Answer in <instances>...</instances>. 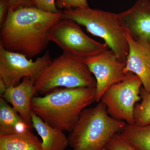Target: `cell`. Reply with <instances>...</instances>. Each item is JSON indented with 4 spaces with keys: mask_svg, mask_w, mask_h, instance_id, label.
I'll return each mask as SVG.
<instances>
[{
    "mask_svg": "<svg viewBox=\"0 0 150 150\" xmlns=\"http://www.w3.org/2000/svg\"><path fill=\"white\" fill-rule=\"evenodd\" d=\"M62 13L48 12L35 7H21L9 10L1 28L0 46L31 58L48 46L51 30L61 19Z\"/></svg>",
    "mask_w": 150,
    "mask_h": 150,
    "instance_id": "cell-1",
    "label": "cell"
},
{
    "mask_svg": "<svg viewBox=\"0 0 150 150\" xmlns=\"http://www.w3.org/2000/svg\"><path fill=\"white\" fill-rule=\"evenodd\" d=\"M95 90L88 87L56 89L44 96L33 97L31 110L50 126L70 133L83 111L96 101Z\"/></svg>",
    "mask_w": 150,
    "mask_h": 150,
    "instance_id": "cell-2",
    "label": "cell"
},
{
    "mask_svg": "<svg viewBox=\"0 0 150 150\" xmlns=\"http://www.w3.org/2000/svg\"><path fill=\"white\" fill-rule=\"evenodd\" d=\"M110 116L102 102L83 111L68 137L73 150H104L108 142L126 126Z\"/></svg>",
    "mask_w": 150,
    "mask_h": 150,
    "instance_id": "cell-3",
    "label": "cell"
},
{
    "mask_svg": "<svg viewBox=\"0 0 150 150\" xmlns=\"http://www.w3.org/2000/svg\"><path fill=\"white\" fill-rule=\"evenodd\" d=\"M61 19L71 20L88 32L102 38L121 62L126 63L129 54L128 30L121 13L93 9L73 8L62 11Z\"/></svg>",
    "mask_w": 150,
    "mask_h": 150,
    "instance_id": "cell-4",
    "label": "cell"
},
{
    "mask_svg": "<svg viewBox=\"0 0 150 150\" xmlns=\"http://www.w3.org/2000/svg\"><path fill=\"white\" fill-rule=\"evenodd\" d=\"M36 91L46 94L58 88H95L96 80L84 59L68 53L52 60L35 82Z\"/></svg>",
    "mask_w": 150,
    "mask_h": 150,
    "instance_id": "cell-5",
    "label": "cell"
},
{
    "mask_svg": "<svg viewBox=\"0 0 150 150\" xmlns=\"http://www.w3.org/2000/svg\"><path fill=\"white\" fill-rule=\"evenodd\" d=\"M142 82L132 73H127L125 79L110 86L104 93L101 102L106 106L107 112L112 118L134 124V112L136 103L142 98Z\"/></svg>",
    "mask_w": 150,
    "mask_h": 150,
    "instance_id": "cell-6",
    "label": "cell"
},
{
    "mask_svg": "<svg viewBox=\"0 0 150 150\" xmlns=\"http://www.w3.org/2000/svg\"><path fill=\"white\" fill-rule=\"evenodd\" d=\"M49 38L64 52L84 59L107 51L106 43L92 39L85 33L76 22L61 19L52 28Z\"/></svg>",
    "mask_w": 150,
    "mask_h": 150,
    "instance_id": "cell-7",
    "label": "cell"
},
{
    "mask_svg": "<svg viewBox=\"0 0 150 150\" xmlns=\"http://www.w3.org/2000/svg\"><path fill=\"white\" fill-rule=\"evenodd\" d=\"M52 61L48 50L33 62L23 54L7 51L0 46V79L7 88L18 85L25 77L35 82Z\"/></svg>",
    "mask_w": 150,
    "mask_h": 150,
    "instance_id": "cell-8",
    "label": "cell"
},
{
    "mask_svg": "<svg viewBox=\"0 0 150 150\" xmlns=\"http://www.w3.org/2000/svg\"><path fill=\"white\" fill-rule=\"evenodd\" d=\"M96 81L95 100L98 102L110 86L123 81L127 74L124 71L126 63L118 59L111 49L84 59Z\"/></svg>",
    "mask_w": 150,
    "mask_h": 150,
    "instance_id": "cell-9",
    "label": "cell"
},
{
    "mask_svg": "<svg viewBox=\"0 0 150 150\" xmlns=\"http://www.w3.org/2000/svg\"><path fill=\"white\" fill-rule=\"evenodd\" d=\"M120 13L126 29L132 38L150 48L149 0H137L132 7Z\"/></svg>",
    "mask_w": 150,
    "mask_h": 150,
    "instance_id": "cell-10",
    "label": "cell"
},
{
    "mask_svg": "<svg viewBox=\"0 0 150 150\" xmlns=\"http://www.w3.org/2000/svg\"><path fill=\"white\" fill-rule=\"evenodd\" d=\"M129 54L124 71L132 73L139 77L145 90L150 92V48L138 43L127 32Z\"/></svg>",
    "mask_w": 150,
    "mask_h": 150,
    "instance_id": "cell-11",
    "label": "cell"
},
{
    "mask_svg": "<svg viewBox=\"0 0 150 150\" xmlns=\"http://www.w3.org/2000/svg\"><path fill=\"white\" fill-rule=\"evenodd\" d=\"M34 83L30 78L25 77L18 85L8 88L1 97L10 103L25 121L31 126V100L37 93Z\"/></svg>",
    "mask_w": 150,
    "mask_h": 150,
    "instance_id": "cell-12",
    "label": "cell"
},
{
    "mask_svg": "<svg viewBox=\"0 0 150 150\" xmlns=\"http://www.w3.org/2000/svg\"><path fill=\"white\" fill-rule=\"evenodd\" d=\"M31 123L42 139L43 150H65L69 146L68 137L64 131L52 127L31 112Z\"/></svg>",
    "mask_w": 150,
    "mask_h": 150,
    "instance_id": "cell-13",
    "label": "cell"
},
{
    "mask_svg": "<svg viewBox=\"0 0 150 150\" xmlns=\"http://www.w3.org/2000/svg\"><path fill=\"white\" fill-rule=\"evenodd\" d=\"M32 128L5 100L0 98V135L31 131Z\"/></svg>",
    "mask_w": 150,
    "mask_h": 150,
    "instance_id": "cell-14",
    "label": "cell"
},
{
    "mask_svg": "<svg viewBox=\"0 0 150 150\" xmlns=\"http://www.w3.org/2000/svg\"><path fill=\"white\" fill-rule=\"evenodd\" d=\"M0 150H43L42 141L31 131L0 135Z\"/></svg>",
    "mask_w": 150,
    "mask_h": 150,
    "instance_id": "cell-15",
    "label": "cell"
},
{
    "mask_svg": "<svg viewBox=\"0 0 150 150\" xmlns=\"http://www.w3.org/2000/svg\"><path fill=\"white\" fill-rule=\"evenodd\" d=\"M120 134L137 150H150V124H126Z\"/></svg>",
    "mask_w": 150,
    "mask_h": 150,
    "instance_id": "cell-16",
    "label": "cell"
},
{
    "mask_svg": "<svg viewBox=\"0 0 150 150\" xmlns=\"http://www.w3.org/2000/svg\"><path fill=\"white\" fill-rule=\"evenodd\" d=\"M141 96L142 102L136 104L134 109V123L143 126L150 124V92L141 89Z\"/></svg>",
    "mask_w": 150,
    "mask_h": 150,
    "instance_id": "cell-17",
    "label": "cell"
},
{
    "mask_svg": "<svg viewBox=\"0 0 150 150\" xmlns=\"http://www.w3.org/2000/svg\"><path fill=\"white\" fill-rule=\"evenodd\" d=\"M104 150H137L120 134H116L108 142Z\"/></svg>",
    "mask_w": 150,
    "mask_h": 150,
    "instance_id": "cell-18",
    "label": "cell"
},
{
    "mask_svg": "<svg viewBox=\"0 0 150 150\" xmlns=\"http://www.w3.org/2000/svg\"><path fill=\"white\" fill-rule=\"evenodd\" d=\"M57 8L71 9L73 8H86L89 7L87 0H56Z\"/></svg>",
    "mask_w": 150,
    "mask_h": 150,
    "instance_id": "cell-19",
    "label": "cell"
},
{
    "mask_svg": "<svg viewBox=\"0 0 150 150\" xmlns=\"http://www.w3.org/2000/svg\"><path fill=\"white\" fill-rule=\"evenodd\" d=\"M34 7L48 12H62L57 8L55 0H32Z\"/></svg>",
    "mask_w": 150,
    "mask_h": 150,
    "instance_id": "cell-20",
    "label": "cell"
},
{
    "mask_svg": "<svg viewBox=\"0 0 150 150\" xmlns=\"http://www.w3.org/2000/svg\"><path fill=\"white\" fill-rule=\"evenodd\" d=\"M9 10L14 11L21 7H34L32 0H8Z\"/></svg>",
    "mask_w": 150,
    "mask_h": 150,
    "instance_id": "cell-21",
    "label": "cell"
},
{
    "mask_svg": "<svg viewBox=\"0 0 150 150\" xmlns=\"http://www.w3.org/2000/svg\"><path fill=\"white\" fill-rule=\"evenodd\" d=\"M9 6L8 0H0V27L4 23L8 14Z\"/></svg>",
    "mask_w": 150,
    "mask_h": 150,
    "instance_id": "cell-22",
    "label": "cell"
},
{
    "mask_svg": "<svg viewBox=\"0 0 150 150\" xmlns=\"http://www.w3.org/2000/svg\"><path fill=\"white\" fill-rule=\"evenodd\" d=\"M7 87L6 86L4 82L2 80L0 79V95L1 97L5 93Z\"/></svg>",
    "mask_w": 150,
    "mask_h": 150,
    "instance_id": "cell-23",
    "label": "cell"
},
{
    "mask_svg": "<svg viewBox=\"0 0 150 150\" xmlns=\"http://www.w3.org/2000/svg\"><path fill=\"white\" fill-rule=\"evenodd\" d=\"M149 1H150V0H149Z\"/></svg>",
    "mask_w": 150,
    "mask_h": 150,
    "instance_id": "cell-24",
    "label": "cell"
}]
</instances>
